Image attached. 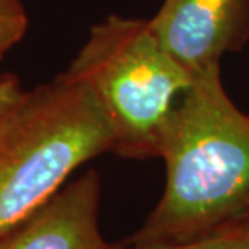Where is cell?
Segmentation results:
<instances>
[{
    "label": "cell",
    "instance_id": "cell-4",
    "mask_svg": "<svg viewBox=\"0 0 249 249\" xmlns=\"http://www.w3.org/2000/svg\"><path fill=\"white\" fill-rule=\"evenodd\" d=\"M149 26L163 49L197 74L220 67L249 37V0H165Z\"/></svg>",
    "mask_w": 249,
    "mask_h": 249
},
{
    "label": "cell",
    "instance_id": "cell-6",
    "mask_svg": "<svg viewBox=\"0 0 249 249\" xmlns=\"http://www.w3.org/2000/svg\"><path fill=\"white\" fill-rule=\"evenodd\" d=\"M28 29V13L21 0H0V58L21 41Z\"/></svg>",
    "mask_w": 249,
    "mask_h": 249
},
{
    "label": "cell",
    "instance_id": "cell-8",
    "mask_svg": "<svg viewBox=\"0 0 249 249\" xmlns=\"http://www.w3.org/2000/svg\"><path fill=\"white\" fill-rule=\"evenodd\" d=\"M108 249H249V236L245 231L228 233L211 240H204L189 245H128L110 246Z\"/></svg>",
    "mask_w": 249,
    "mask_h": 249
},
{
    "label": "cell",
    "instance_id": "cell-1",
    "mask_svg": "<svg viewBox=\"0 0 249 249\" xmlns=\"http://www.w3.org/2000/svg\"><path fill=\"white\" fill-rule=\"evenodd\" d=\"M165 188L128 245H189L249 223V115L223 89L220 67L199 71L162 138Z\"/></svg>",
    "mask_w": 249,
    "mask_h": 249
},
{
    "label": "cell",
    "instance_id": "cell-2",
    "mask_svg": "<svg viewBox=\"0 0 249 249\" xmlns=\"http://www.w3.org/2000/svg\"><path fill=\"white\" fill-rule=\"evenodd\" d=\"M84 84L113 133V152L129 159L160 154L172 113L194 76L168 53L149 19L110 15L94 24L63 74Z\"/></svg>",
    "mask_w": 249,
    "mask_h": 249
},
{
    "label": "cell",
    "instance_id": "cell-7",
    "mask_svg": "<svg viewBox=\"0 0 249 249\" xmlns=\"http://www.w3.org/2000/svg\"><path fill=\"white\" fill-rule=\"evenodd\" d=\"M26 96L28 91H23L17 78L0 74V144L17 122Z\"/></svg>",
    "mask_w": 249,
    "mask_h": 249
},
{
    "label": "cell",
    "instance_id": "cell-9",
    "mask_svg": "<svg viewBox=\"0 0 249 249\" xmlns=\"http://www.w3.org/2000/svg\"><path fill=\"white\" fill-rule=\"evenodd\" d=\"M245 233H246V235L249 236V223H248V227L245 228Z\"/></svg>",
    "mask_w": 249,
    "mask_h": 249
},
{
    "label": "cell",
    "instance_id": "cell-5",
    "mask_svg": "<svg viewBox=\"0 0 249 249\" xmlns=\"http://www.w3.org/2000/svg\"><path fill=\"white\" fill-rule=\"evenodd\" d=\"M101 180L94 170L68 181L28 220L0 235V249H108L99 227Z\"/></svg>",
    "mask_w": 249,
    "mask_h": 249
},
{
    "label": "cell",
    "instance_id": "cell-3",
    "mask_svg": "<svg viewBox=\"0 0 249 249\" xmlns=\"http://www.w3.org/2000/svg\"><path fill=\"white\" fill-rule=\"evenodd\" d=\"M107 151H113L112 128L84 84L62 74L28 91L0 144V235L28 220L76 168Z\"/></svg>",
    "mask_w": 249,
    "mask_h": 249
}]
</instances>
